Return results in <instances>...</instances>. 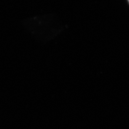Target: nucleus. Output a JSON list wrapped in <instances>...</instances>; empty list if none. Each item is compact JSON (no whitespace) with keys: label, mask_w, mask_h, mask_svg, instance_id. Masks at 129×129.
Returning <instances> with one entry per match:
<instances>
[{"label":"nucleus","mask_w":129,"mask_h":129,"mask_svg":"<svg viewBox=\"0 0 129 129\" xmlns=\"http://www.w3.org/2000/svg\"></svg>","instance_id":"1"}]
</instances>
